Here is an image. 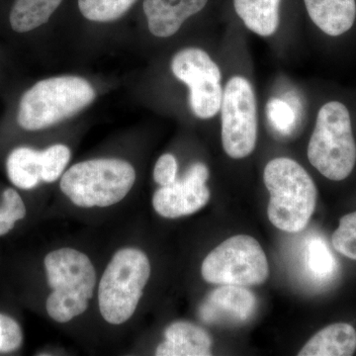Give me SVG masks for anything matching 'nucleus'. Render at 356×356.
Returning a JSON list of instances; mask_svg holds the SVG:
<instances>
[{"mask_svg": "<svg viewBox=\"0 0 356 356\" xmlns=\"http://www.w3.org/2000/svg\"><path fill=\"white\" fill-rule=\"evenodd\" d=\"M222 149L229 158H247L257 140V104L254 88L242 76L231 77L222 91L221 103Z\"/></svg>", "mask_w": 356, "mask_h": 356, "instance_id": "8", "label": "nucleus"}, {"mask_svg": "<svg viewBox=\"0 0 356 356\" xmlns=\"http://www.w3.org/2000/svg\"><path fill=\"white\" fill-rule=\"evenodd\" d=\"M63 0H15L9 21L17 33L32 31L48 22Z\"/></svg>", "mask_w": 356, "mask_h": 356, "instance_id": "17", "label": "nucleus"}, {"mask_svg": "<svg viewBox=\"0 0 356 356\" xmlns=\"http://www.w3.org/2000/svg\"><path fill=\"white\" fill-rule=\"evenodd\" d=\"M2 207L6 208L13 215L16 221H19L26 216L25 204L21 199L19 194L13 188L6 189L4 191Z\"/></svg>", "mask_w": 356, "mask_h": 356, "instance_id": "26", "label": "nucleus"}, {"mask_svg": "<svg viewBox=\"0 0 356 356\" xmlns=\"http://www.w3.org/2000/svg\"><path fill=\"white\" fill-rule=\"evenodd\" d=\"M49 286V316L58 323L70 322L88 308L96 285V273L88 255L74 248H60L44 257Z\"/></svg>", "mask_w": 356, "mask_h": 356, "instance_id": "2", "label": "nucleus"}, {"mask_svg": "<svg viewBox=\"0 0 356 356\" xmlns=\"http://www.w3.org/2000/svg\"><path fill=\"white\" fill-rule=\"evenodd\" d=\"M208 0H144L149 32L159 38L177 34L182 24L200 13Z\"/></svg>", "mask_w": 356, "mask_h": 356, "instance_id": "12", "label": "nucleus"}, {"mask_svg": "<svg viewBox=\"0 0 356 356\" xmlns=\"http://www.w3.org/2000/svg\"><path fill=\"white\" fill-rule=\"evenodd\" d=\"M177 161L170 154H163L154 166V178L161 186L173 184L177 179Z\"/></svg>", "mask_w": 356, "mask_h": 356, "instance_id": "25", "label": "nucleus"}, {"mask_svg": "<svg viewBox=\"0 0 356 356\" xmlns=\"http://www.w3.org/2000/svg\"><path fill=\"white\" fill-rule=\"evenodd\" d=\"M332 242L337 252L356 261V211L339 220V225L332 234Z\"/></svg>", "mask_w": 356, "mask_h": 356, "instance_id": "22", "label": "nucleus"}, {"mask_svg": "<svg viewBox=\"0 0 356 356\" xmlns=\"http://www.w3.org/2000/svg\"><path fill=\"white\" fill-rule=\"evenodd\" d=\"M70 159V149L64 145H55L41 152L42 180L49 184L56 181L62 175Z\"/></svg>", "mask_w": 356, "mask_h": 356, "instance_id": "21", "label": "nucleus"}, {"mask_svg": "<svg viewBox=\"0 0 356 356\" xmlns=\"http://www.w3.org/2000/svg\"><path fill=\"white\" fill-rule=\"evenodd\" d=\"M165 341L156 350L158 356H208L211 355L209 334L201 327L186 322L170 325L165 332Z\"/></svg>", "mask_w": 356, "mask_h": 356, "instance_id": "14", "label": "nucleus"}, {"mask_svg": "<svg viewBox=\"0 0 356 356\" xmlns=\"http://www.w3.org/2000/svg\"><path fill=\"white\" fill-rule=\"evenodd\" d=\"M136 180L127 161L98 159L72 165L60 179V189L81 208L109 207L127 196Z\"/></svg>", "mask_w": 356, "mask_h": 356, "instance_id": "5", "label": "nucleus"}, {"mask_svg": "<svg viewBox=\"0 0 356 356\" xmlns=\"http://www.w3.org/2000/svg\"><path fill=\"white\" fill-rule=\"evenodd\" d=\"M208 177L207 166L201 163H194L184 177L177 178L172 184L161 186L154 193V210L161 216L175 219L202 209L210 199V191L206 186Z\"/></svg>", "mask_w": 356, "mask_h": 356, "instance_id": "10", "label": "nucleus"}, {"mask_svg": "<svg viewBox=\"0 0 356 356\" xmlns=\"http://www.w3.org/2000/svg\"><path fill=\"white\" fill-rule=\"evenodd\" d=\"M304 2L314 24L329 36H341L355 24V0H304Z\"/></svg>", "mask_w": 356, "mask_h": 356, "instance_id": "13", "label": "nucleus"}, {"mask_svg": "<svg viewBox=\"0 0 356 356\" xmlns=\"http://www.w3.org/2000/svg\"><path fill=\"white\" fill-rule=\"evenodd\" d=\"M7 175L15 186L32 189L42 180L41 152L30 147H17L9 154Z\"/></svg>", "mask_w": 356, "mask_h": 356, "instance_id": "18", "label": "nucleus"}, {"mask_svg": "<svg viewBox=\"0 0 356 356\" xmlns=\"http://www.w3.org/2000/svg\"><path fill=\"white\" fill-rule=\"evenodd\" d=\"M264 180L270 194L269 221L287 233L303 231L315 211L318 194L305 168L294 159H274L264 168Z\"/></svg>", "mask_w": 356, "mask_h": 356, "instance_id": "1", "label": "nucleus"}, {"mask_svg": "<svg viewBox=\"0 0 356 356\" xmlns=\"http://www.w3.org/2000/svg\"><path fill=\"white\" fill-rule=\"evenodd\" d=\"M137 0H79L81 14L95 22H111L122 17Z\"/></svg>", "mask_w": 356, "mask_h": 356, "instance_id": "19", "label": "nucleus"}, {"mask_svg": "<svg viewBox=\"0 0 356 356\" xmlns=\"http://www.w3.org/2000/svg\"><path fill=\"white\" fill-rule=\"evenodd\" d=\"M268 118L276 130L287 133L291 130L294 124L295 116L292 107L280 99L271 100L267 106Z\"/></svg>", "mask_w": 356, "mask_h": 356, "instance_id": "24", "label": "nucleus"}, {"mask_svg": "<svg viewBox=\"0 0 356 356\" xmlns=\"http://www.w3.org/2000/svg\"><path fill=\"white\" fill-rule=\"evenodd\" d=\"M355 350V330L346 323H337L325 327L312 337L298 355L350 356Z\"/></svg>", "mask_w": 356, "mask_h": 356, "instance_id": "15", "label": "nucleus"}, {"mask_svg": "<svg viewBox=\"0 0 356 356\" xmlns=\"http://www.w3.org/2000/svg\"><path fill=\"white\" fill-rule=\"evenodd\" d=\"M149 276L151 264L144 252L137 248L117 252L105 269L98 288L103 318L109 324L121 325L132 318Z\"/></svg>", "mask_w": 356, "mask_h": 356, "instance_id": "6", "label": "nucleus"}, {"mask_svg": "<svg viewBox=\"0 0 356 356\" xmlns=\"http://www.w3.org/2000/svg\"><path fill=\"white\" fill-rule=\"evenodd\" d=\"M173 76L189 88V105L200 119H210L220 112L222 98V72L207 51L186 48L173 56Z\"/></svg>", "mask_w": 356, "mask_h": 356, "instance_id": "9", "label": "nucleus"}, {"mask_svg": "<svg viewBox=\"0 0 356 356\" xmlns=\"http://www.w3.org/2000/svg\"><path fill=\"white\" fill-rule=\"evenodd\" d=\"M95 99V89L83 77L44 79L21 97L18 124L27 131L42 130L79 113Z\"/></svg>", "mask_w": 356, "mask_h": 356, "instance_id": "3", "label": "nucleus"}, {"mask_svg": "<svg viewBox=\"0 0 356 356\" xmlns=\"http://www.w3.org/2000/svg\"><path fill=\"white\" fill-rule=\"evenodd\" d=\"M257 299L250 290L236 285H222L211 293L200 309L208 324L240 325L254 315Z\"/></svg>", "mask_w": 356, "mask_h": 356, "instance_id": "11", "label": "nucleus"}, {"mask_svg": "<svg viewBox=\"0 0 356 356\" xmlns=\"http://www.w3.org/2000/svg\"><path fill=\"white\" fill-rule=\"evenodd\" d=\"M307 154L325 177L341 181L350 177L356 163V143L343 103L330 102L318 110Z\"/></svg>", "mask_w": 356, "mask_h": 356, "instance_id": "4", "label": "nucleus"}, {"mask_svg": "<svg viewBox=\"0 0 356 356\" xmlns=\"http://www.w3.org/2000/svg\"><path fill=\"white\" fill-rule=\"evenodd\" d=\"M306 264L310 273L320 280L331 277L337 268L334 255L321 238H313L307 245Z\"/></svg>", "mask_w": 356, "mask_h": 356, "instance_id": "20", "label": "nucleus"}, {"mask_svg": "<svg viewBox=\"0 0 356 356\" xmlns=\"http://www.w3.org/2000/svg\"><path fill=\"white\" fill-rule=\"evenodd\" d=\"M20 325L13 318L0 314V353H13L22 344Z\"/></svg>", "mask_w": 356, "mask_h": 356, "instance_id": "23", "label": "nucleus"}, {"mask_svg": "<svg viewBox=\"0 0 356 356\" xmlns=\"http://www.w3.org/2000/svg\"><path fill=\"white\" fill-rule=\"evenodd\" d=\"M201 273L213 284L254 286L268 277L269 267L264 250L252 236H232L204 259Z\"/></svg>", "mask_w": 356, "mask_h": 356, "instance_id": "7", "label": "nucleus"}, {"mask_svg": "<svg viewBox=\"0 0 356 356\" xmlns=\"http://www.w3.org/2000/svg\"><path fill=\"white\" fill-rule=\"evenodd\" d=\"M281 0H234L236 15L250 31L262 38L273 36L280 26Z\"/></svg>", "mask_w": 356, "mask_h": 356, "instance_id": "16", "label": "nucleus"}, {"mask_svg": "<svg viewBox=\"0 0 356 356\" xmlns=\"http://www.w3.org/2000/svg\"><path fill=\"white\" fill-rule=\"evenodd\" d=\"M15 222V219L9 214L8 211L6 208L1 207L0 209V236L9 233L14 228Z\"/></svg>", "mask_w": 356, "mask_h": 356, "instance_id": "27", "label": "nucleus"}]
</instances>
